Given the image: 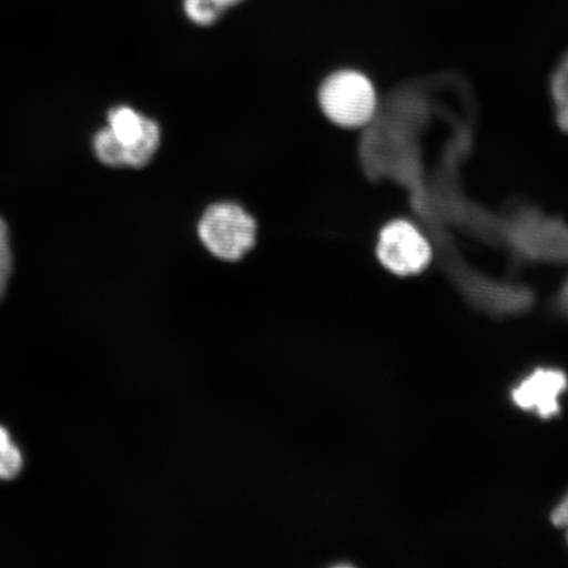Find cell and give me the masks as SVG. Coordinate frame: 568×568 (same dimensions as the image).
Instances as JSON below:
<instances>
[{"mask_svg":"<svg viewBox=\"0 0 568 568\" xmlns=\"http://www.w3.org/2000/svg\"><path fill=\"white\" fill-rule=\"evenodd\" d=\"M160 145L159 123L130 105L113 106L106 113V126L92 139L97 159L110 168H145Z\"/></svg>","mask_w":568,"mask_h":568,"instance_id":"6da1fadb","label":"cell"},{"mask_svg":"<svg viewBox=\"0 0 568 568\" xmlns=\"http://www.w3.org/2000/svg\"><path fill=\"white\" fill-rule=\"evenodd\" d=\"M197 236L213 257L237 262L257 243V222L240 204L220 202L204 211L199 220Z\"/></svg>","mask_w":568,"mask_h":568,"instance_id":"7a4b0ae2","label":"cell"},{"mask_svg":"<svg viewBox=\"0 0 568 568\" xmlns=\"http://www.w3.org/2000/svg\"><path fill=\"white\" fill-rule=\"evenodd\" d=\"M318 104L333 124L354 130L372 122L376 92L371 80L359 71L339 70L320 87Z\"/></svg>","mask_w":568,"mask_h":568,"instance_id":"3957f363","label":"cell"},{"mask_svg":"<svg viewBox=\"0 0 568 568\" xmlns=\"http://www.w3.org/2000/svg\"><path fill=\"white\" fill-rule=\"evenodd\" d=\"M376 255L388 272L414 275L430 264L432 247L415 225L406 220H396L382 230Z\"/></svg>","mask_w":568,"mask_h":568,"instance_id":"277c9868","label":"cell"},{"mask_svg":"<svg viewBox=\"0 0 568 568\" xmlns=\"http://www.w3.org/2000/svg\"><path fill=\"white\" fill-rule=\"evenodd\" d=\"M567 386V375L558 368H537L513 389V400L518 408L549 420L558 416Z\"/></svg>","mask_w":568,"mask_h":568,"instance_id":"5b68a950","label":"cell"},{"mask_svg":"<svg viewBox=\"0 0 568 568\" xmlns=\"http://www.w3.org/2000/svg\"><path fill=\"white\" fill-rule=\"evenodd\" d=\"M226 7L222 0H183L184 16L199 27H210L215 23L226 12Z\"/></svg>","mask_w":568,"mask_h":568,"instance_id":"8992f818","label":"cell"},{"mask_svg":"<svg viewBox=\"0 0 568 568\" xmlns=\"http://www.w3.org/2000/svg\"><path fill=\"white\" fill-rule=\"evenodd\" d=\"M23 456L9 432L0 426V480H12L23 470Z\"/></svg>","mask_w":568,"mask_h":568,"instance_id":"52a82bcc","label":"cell"},{"mask_svg":"<svg viewBox=\"0 0 568 568\" xmlns=\"http://www.w3.org/2000/svg\"><path fill=\"white\" fill-rule=\"evenodd\" d=\"M12 273V251L9 226L0 217V300L4 296L6 288Z\"/></svg>","mask_w":568,"mask_h":568,"instance_id":"ba28073f","label":"cell"},{"mask_svg":"<svg viewBox=\"0 0 568 568\" xmlns=\"http://www.w3.org/2000/svg\"><path fill=\"white\" fill-rule=\"evenodd\" d=\"M551 95L557 109L568 105V54L552 77Z\"/></svg>","mask_w":568,"mask_h":568,"instance_id":"9c48e42d","label":"cell"},{"mask_svg":"<svg viewBox=\"0 0 568 568\" xmlns=\"http://www.w3.org/2000/svg\"><path fill=\"white\" fill-rule=\"evenodd\" d=\"M551 521L557 528L566 532L568 542V493L564 496V499L558 503V506L554 508Z\"/></svg>","mask_w":568,"mask_h":568,"instance_id":"30bf717a","label":"cell"},{"mask_svg":"<svg viewBox=\"0 0 568 568\" xmlns=\"http://www.w3.org/2000/svg\"><path fill=\"white\" fill-rule=\"evenodd\" d=\"M557 122L560 130L568 133V105L557 109Z\"/></svg>","mask_w":568,"mask_h":568,"instance_id":"8fae6325","label":"cell"},{"mask_svg":"<svg viewBox=\"0 0 568 568\" xmlns=\"http://www.w3.org/2000/svg\"><path fill=\"white\" fill-rule=\"evenodd\" d=\"M223 4L226 7V9H231V7L237 6L240 3H243L244 0H222Z\"/></svg>","mask_w":568,"mask_h":568,"instance_id":"7c38bea8","label":"cell"}]
</instances>
